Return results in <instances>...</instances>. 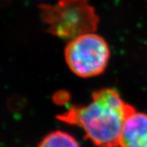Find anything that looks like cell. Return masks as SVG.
<instances>
[{
  "instance_id": "cell-1",
  "label": "cell",
  "mask_w": 147,
  "mask_h": 147,
  "mask_svg": "<svg viewBox=\"0 0 147 147\" xmlns=\"http://www.w3.org/2000/svg\"><path fill=\"white\" fill-rule=\"evenodd\" d=\"M135 109L115 89L102 88L92 94L87 105H74L57 116L61 122L82 128L97 147H119L123 125Z\"/></svg>"
},
{
  "instance_id": "cell-2",
  "label": "cell",
  "mask_w": 147,
  "mask_h": 147,
  "mask_svg": "<svg viewBox=\"0 0 147 147\" xmlns=\"http://www.w3.org/2000/svg\"><path fill=\"white\" fill-rule=\"evenodd\" d=\"M39 9L46 30L63 39L94 33L99 23L89 0H59L54 5H41Z\"/></svg>"
},
{
  "instance_id": "cell-3",
  "label": "cell",
  "mask_w": 147,
  "mask_h": 147,
  "mask_svg": "<svg viewBox=\"0 0 147 147\" xmlns=\"http://www.w3.org/2000/svg\"><path fill=\"white\" fill-rule=\"evenodd\" d=\"M110 56V47L106 41L95 33L74 38L65 49V58L69 68L82 78L95 77L103 73Z\"/></svg>"
},
{
  "instance_id": "cell-4",
  "label": "cell",
  "mask_w": 147,
  "mask_h": 147,
  "mask_svg": "<svg viewBox=\"0 0 147 147\" xmlns=\"http://www.w3.org/2000/svg\"><path fill=\"white\" fill-rule=\"evenodd\" d=\"M119 147H147V114L133 111L124 122Z\"/></svg>"
},
{
  "instance_id": "cell-5",
  "label": "cell",
  "mask_w": 147,
  "mask_h": 147,
  "mask_svg": "<svg viewBox=\"0 0 147 147\" xmlns=\"http://www.w3.org/2000/svg\"><path fill=\"white\" fill-rule=\"evenodd\" d=\"M38 147H80L78 142L65 131H55L47 134Z\"/></svg>"
}]
</instances>
